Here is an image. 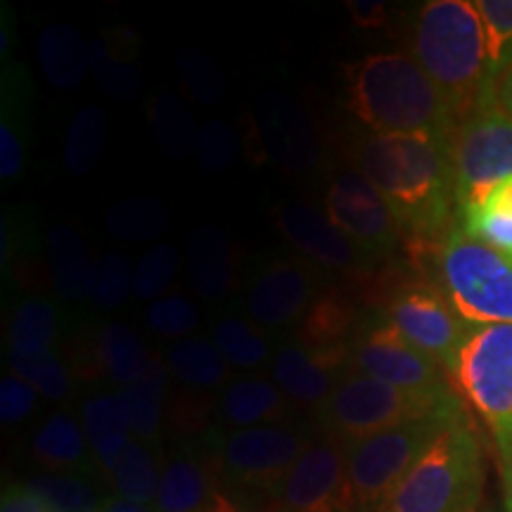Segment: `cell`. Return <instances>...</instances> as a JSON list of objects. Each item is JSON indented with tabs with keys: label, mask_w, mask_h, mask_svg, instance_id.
Instances as JSON below:
<instances>
[{
	"label": "cell",
	"mask_w": 512,
	"mask_h": 512,
	"mask_svg": "<svg viewBox=\"0 0 512 512\" xmlns=\"http://www.w3.org/2000/svg\"><path fill=\"white\" fill-rule=\"evenodd\" d=\"M361 171L392 207L401 233L413 240L441 242L451 230V145L430 136L370 133L356 150Z\"/></svg>",
	"instance_id": "6da1fadb"
},
{
	"label": "cell",
	"mask_w": 512,
	"mask_h": 512,
	"mask_svg": "<svg viewBox=\"0 0 512 512\" xmlns=\"http://www.w3.org/2000/svg\"><path fill=\"white\" fill-rule=\"evenodd\" d=\"M347 107L373 133L451 145L460 119L411 53H377L344 67Z\"/></svg>",
	"instance_id": "7a4b0ae2"
},
{
	"label": "cell",
	"mask_w": 512,
	"mask_h": 512,
	"mask_svg": "<svg viewBox=\"0 0 512 512\" xmlns=\"http://www.w3.org/2000/svg\"><path fill=\"white\" fill-rule=\"evenodd\" d=\"M463 121L489 83L484 31L470 0H430L415 17L408 48Z\"/></svg>",
	"instance_id": "3957f363"
},
{
	"label": "cell",
	"mask_w": 512,
	"mask_h": 512,
	"mask_svg": "<svg viewBox=\"0 0 512 512\" xmlns=\"http://www.w3.org/2000/svg\"><path fill=\"white\" fill-rule=\"evenodd\" d=\"M484 477L482 444L467 413H460L377 512H477Z\"/></svg>",
	"instance_id": "277c9868"
},
{
	"label": "cell",
	"mask_w": 512,
	"mask_h": 512,
	"mask_svg": "<svg viewBox=\"0 0 512 512\" xmlns=\"http://www.w3.org/2000/svg\"><path fill=\"white\" fill-rule=\"evenodd\" d=\"M456 408H463V403L453 389L408 392L356 370H347L328 399L316 408V420L325 437L349 444Z\"/></svg>",
	"instance_id": "5b68a950"
},
{
	"label": "cell",
	"mask_w": 512,
	"mask_h": 512,
	"mask_svg": "<svg viewBox=\"0 0 512 512\" xmlns=\"http://www.w3.org/2000/svg\"><path fill=\"white\" fill-rule=\"evenodd\" d=\"M437 285L472 328L512 325V259L453 223L437 245Z\"/></svg>",
	"instance_id": "8992f818"
},
{
	"label": "cell",
	"mask_w": 512,
	"mask_h": 512,
	"mask_svg": "<svg viewBox=\"0 0 512 512\" xmlns=\"http://www.w3.org/2000/svg\"><path fill=\"white\" fill-rule=\"evenodd\" d=\"M465 408L420 418L373 437L349 441L347 470L356 512H377L406 472Z\"/></svg>",
	"instance_id": "52a82bcc"
},
{
	"label": "cell",
	"mask_w": 512,
	"mask_h": 512,
	"mask_svg": "<svg viewBox=\"0 0 512 512\" xmlns=\"http://www.w3.org/2000/svg\"><path fill=\"white\" fill-rule=\"evenodd\" d=\"M451 171L458 219L512 176V117L498 107L491 86L460 121L451 143Z\"/></svg>",
	"instance_id": "ba28073f"
},
{
	"label": "cell",
	"mask_w": 512,
	"mask_h": 512,
	"mask_svg": "<svg viewBox=\"0 0 512 512\" xmlns=\"http://www.w3.org/2000/svg\"><path fill=\"white\" fill-rule=\"evenodd\" d=\"M446 375L496 444L512 439V325L472 328Z\"/></svg>",
	"instance_id": "9c48e42d"
},
{
	"label": "cell",
	"mask_w": 512,
	"mask_h": 512,
	"mask_svg": "<svg viewBox=\"0 0 512 512\" xmlns=\"http://www.w3.org/2000/svg\"><path fill=\"white\" fill-rule=\"evenodd\" d=\"M309 441L304 432L290 430L285 425H261L252 430L228 432L216 444L211 458L214 475L228 489L273 501Z\"/></svg>",
	"instance_id": "30bf717a"
},
{
	"label": "cell",
	"mask_w": 512,
	"mask_h": 512,
	"mask_svg": "<svg viewBox=\"0 0 512 512\" xmlns=\"http://www.w3.org/2000/svg\"><path fill=\"white\" fill-rule=\"evenodd\" d=\"M382 318L413 347L441 363L446 373L472 332V325L458 316L439 285L427 280H406L396 285L384 302Z\"/></svg>",
	"instance_id": "8fae6325"
},
{
	"label": "cell",
	"mask_w": 512,
	"mask_h": 512,
	"mask_svg": "<svg viewBox=\"0 0 512 512\" xmlns=\"http://www.w3.org/2000/svg\"><path fill=\"white\" fill-rule=\"evenodd\" d=\"M278 512H356L342 441L311 439L273 496Z\"/></svg>",
	"instance_id": "7c38bea8"
},
{
	"label": "cell",
	"mask_w": 512,
	"mask_h": 512,
	"mask_svg": "<svg viewBox=\"0 0 512 512\" xmlns=\"http://www.w3.org/2000/svg\"><path fill=\"white\" fill-rule=\"evenodd\" d=\"M349 370L408 389V392H441L451 389L441 363L413 347L392 323L380 318L356 332L351 342Z\"/></svg>",
	"instance_id": "4fadbf2b"
},
{
	"label": "cell",
	"mask_w": 512,
	"mask_h": 512,
	"mask_svg": "<svg viewBox=\"0 0 512 512\" xmlns=\"http://www.w3.org/2000/svg\"><path fill=\"white\" fill-rule=\"evenodd\" d=\"M325 214L373 264L392 256L403 235L389 202L361 171H344L328 185Z\"/></svg>",
	"instance_id": "5bb4252c"
},
{
	"label": "cell",
	"mask_w": 512,
	"mask_h": 512,
	"mask_svg": "<svg viewBox=\"0 0 512 512\" xmlns=\"http://www.w3.org/2000/svg\"><path fill=\"white\" fill-rule=\"evenodd\" d=\"M320 278L311 266L292 259L266 261L247 290V311L266 328L299 323L320 294Z\"/></svg>",
	"instance_id": "9a60e30c"
},
{
	"label": "cell",
	"mask_w": 512,
	"mask_h": 512,
	"mask_svg": "<svg viewBox=\"0 0 512 512\" xmlns=\"http://www.w3.org/2000/svg\"><path fill=\"white\" fill-rule=\"evenodd\" d=\"M278 228L299 254L320 268L366 278L363 271L373 264L347 235L328 219L325 211L311 204L290 202L278 209Z\"/></svg>",
	"instance_id": "2e32d148"
},
{
	"label": "cell",
	"mask_w": 512,
	"mask_h": 512,
	"mask_svg": "<svg viewBox=\"0 0 512 512\" xmlns=\"http://www.w3.org/2000/svg\"><path fill=\"white\" fill-rule=\"evenodd\" d=\"M349 361L351 344L311 349L294 339L275 356L273 377L287 399L318 408L349 370Z\"/></svg>",
	"instance_id": "e0dca14e"
},
{
	"label": "cell",
	"mask_w": 512,
	"mask_h": 512,
	"mask_svg": "<svg viewBox=\"0 0 512 512\" xmlns=\"http://www.w3.org/2000/svg\"><path fill=\"white\" fill-rule=\"evenodd\" d=\"M259 136L271 159L287 171H306L318 162L316 131L285 95L271 93L259 105Z\"/></svg>",
	"instance_id": "ac0fdd59"
},
{
	"label": "cell",
	"mask_w": 512,
	"mask_h": 512,
	"mask_svg": "<svg viewBox=\"0 0 512 512\" xmlns=\"http://www.w3.org/2000/svg\"><path fill=\"white\" fill-rule=\"evenodd\" d=\"M188 275L192 290L216 302L235 285L233 247L216 223H202L188 238Z\"/></svg>",
	"instance_id": "d6986e66"
},
{
	"label": "cell",
	"mask_w": 512,
	"mask_h": 512,
	"mask_svg": "<svg viewBox=\"0 0 512 512\" xmlns=\"http://www.w3.org/2000/svg\"><path fill=\"white\" fill-rule=\"evenodd\" d=\"M287 411V399L278 384L264 377H240L223 389L219 418L230 432L252 430L261 425H278Z\"/></svg>",
	"instance_id": "ffe728a7"
},
{
	"label": "cell",
	"mask_w": 512,
	"mask_h": 512,
	"mask_svg": "<svg viewBox=\"0 0 512 512\" xmlns=\"http://www.w3.org/2000/svg\"><path fill=\"white\" fill-rule=\"evenodd\" d=\"M216 475L211 460H202L192 453H176L162 470L157 512H202L214 501Z\"/></svg>",
	"instance_id": "44dd1931"
},
{
	"label": "cell",
	"mask_w": 512,
	"mask_h": 512,
	"mask_svg": "<svg viewBox=\"0 0 512 512\" xmlns=\"http://www.w3.org/2000/svg\"><path fill=\"white\" fill-rule=\"evenodd\" d=\"M81 420L93 458L98 460L102 472L110 477L119 460L124 458V453L136 441L131 427H128L119 394H100L88 399L83 403Z\"/></svg>",
	"instance_id": "7402d4cb"
},
{
	"label": "cell",
	"mask_w": 512,
	"mask_h": 512,
	"mask_svg": "<svg viewBox=\"0 0 512 512\" xmlns=\"http://www.w3.org/2000/svg\"><path fill=\"white\" fill-rule=\"evenodd\" d=\"M356 325L358 311L354 297L342 287H325L306 316L299 320L297 342L311 349L344 347V344H351Z\"/></svg>",
	"instance_id": "603a6c76"
},
{
	"label": "cell",
	"mask_w": 512,
	"mask_h": 512,
	"mask_svg": "<svg viewBox=\"0 0 512 512\" xmlns=\"http://www.w3.org/2000/svg\"><path fill=\"white\" fill-rule=\"evenodd\" d=\"M48 264L55 292L67 302L91 297L95 261L86 240L67 223H57L48 233Z\"/></svg>",
	"instance_id": "cb8c5ba5"
},
{
	"label": "cell",
	"mask_w": 512,
	"mask_h": 512,
	"mask_svg": "<svg viewBox=\"0 0 512 512\" xmlns=\"http://www.w3.org/2000/svg\"><path fill=\"white\" fill-rule=\"evenodd\" d=\"M91 354L93 368H100L121 389L143 380L155 361L143 339L124 323L105 325L95 337Z\"/></svg>",
	"instance_id": "d4e9b609"
},
{
	"label": "cell",
	"mask_w": 512,
	"mask_h": 512,
	"mask_svg": "<svg viewBox=\"0 0 512 512\" xmlns=\"http://www.w3.org/2000/svg\"><path fill=\"white\" fill-rule=\"evenodd\" d=\"M88 50L81 31L69 24H53L38 36V64L57 91H74L91 72Z\"/></svg>",
	"instance_id": "484cf974"
},
{
	"label": "cell",
	"mask_w": 512,
	"mask_h": 512,
	"mask_svg": "<svg viewBox=\"0 0 512 512\" xmlns=\"http://www.w3.org/2000/svg\"><path fill=\"white\" fill-rule=\"evenodd\" d=\"M169 389V366L155 356L150 373L138 384L119 389V401L124 406L131 434L138 441H155L162 432L164 394Z\"/></svg>",
	"instance_id": "4316f807"
},
{
	"label": "cell",
	"mask_w": 512,
	"mask_h": 512,
	"mask_svg": "<svg viewBox=\"0 0 512 512\" xmlns=\"http://www.w3.org/2000/svg\"><path fill=\"white\" fill-rule=\"evenodd\" d=\"M88 446L86 432L79 420L69 413H53L38 427L31 439V456L48 472H67L86 460Z\"/></svg>",
	"instance_id": "83f0119b"
},
{
	"label": "cell",
	"mask_w": 512,
	"mask_h": 512,
	"mask_svg": "<svg viewBox=\"0 0 512 512\" xmlns=\"http://www.w3.org/2000/svg\"><path fill=\"white\" fill-rule=\"evenodd\" d=\"M166 366H169L171 375L195 392L221 387L230 375V366L221 356V351L214 344L195 337L171 344L166 349Z\"/></svg>",
	"instance_id": "f1b7e54d"
},
{
	"label": "cell",
	"mask_w": 512,
	"mask_h": 512,
	"mask_svg": "<svg viewBox=\"0 0 512 512\" xmlns=\"http://www.w3.org/2000/svg\"><path fill=\"white\" fill-rule=\"evenodd\" d=\"M107 112L98 105H88L76 112L64 140V166L69 174L86 176L100 164L102 152L107 147Z\"/></svg>",
	"instance_id": "f546056e"
},
{
	"label": "cell",
	"mask_w": 512,
	"mask_h": 512,
	"mask_svg": "<svg viewBox=\"0 0 512 512\" xmlns=\"http://www.w3.org/2000/svg\"><path fill=\"white\" fill-rule=\"evenodd\" d=\"M107 233L124 242H147L164 235L171 226L169 209L152 197H126L110 209Z\"/></svg>",
	"instance_id": "4dcf8cb0"
},
{
	"label": "cell",
	"mask_w": 512,
	"mask_h": 512,
	"mask_svg": "<svg viewBox=\"0 0 512 512\" xmlns=\"http://www.w3.org/2000/svg\"><path fill=\"white\" fill-rule=\"evenodd\" d=\"M57 328V309L48 299H24L22 304L12 311L8 344L10 354H41L53 347Z\"/></svg>",
	"instance_id": "1f68e13d"
},
{
	"label": "cell",
	"mask_w": 512,
	"mask_h": 512,
	"mask_svg": "<svg viewBox=\"0 0 512 512\" xmlns=\"http://www.w3.org/2000/svg\"><path fill=\"white\" fill-rule=\"evenodd\" d=\"M150 121L159 150L166 157L181 159L183 162L190 152H195L200 131L195 128V121H192L188 107L174 93L159 95V98L152 100Z\"/></svg>",
	"instance_id": "d6a6232c"
},
{
	"label": "cell",
	"mask_w": 512,
	"mask_h": 512,
	"mask_svg": "<svg viewBox=\"0 0 512 512\" xmlns=\"http://www.w3.org/2000/svg\"><path fill=\"white\" fill-rule=\"evenodd\" d=\"M110 482L119 498L143 505H155L162 472H159V465L150 453V448L136 439L112 470Z\"/></svg>",
	"instance_id": "836d02e7"
},
{
	"label": "cell",
	"mask_w": 512,
	"mask_h": 512,
	"mask_svg": "<svg viewBox=\"0 0 512 512\" xmlns=\"http://www.w3.org/2000/svg\"><path fill=\"white\" fill-rule=\"evenodd\" d=\"M27 484L48 512H100L105 505L95 486L74 472H41Z\"/></svg>",
	"instance_id": "e575fe53"
},
{
	"label": "cell",
	"mask_w": 512,
	"mask_h": 512,
	"mask_svg": "<svg viewBox=\"0 0 512 512\" xmlns=\"http://www.w3.org/2000/svg\"><path fill=\"white\" fill-rule=\"evenodd\" d=\"M214 347L221 351L230 368L238 370L264 366L271 354L264 332L240 316H226L214 325Z\"/></svg>",
	"instance_id": "d590c367"
},
{
	"label": "cell",
	"mask_w": 512,
	"mask_h": 512,
	"mask_svg": "<svg viewBox=\"0 0 512 512\" xmlns=\"http://www.w3.org/2000/svg\"><path fill=\"white\" fill-rule=\"evenodd\" d=\"M88 62H91V74L107 95L117 100H133L143 91V76L138 67L126 57L114 53L105 36H98L88 50Z\"/></svg>",
	"instance_id": "8d00e7d4"
},
{
	"label": "cell",
	"mask_w": 512,
	"mask_h": 512,
	"mask_svg": "<svg viewBox=\"0 0 512 512\" xmlns=\"http://www.w3.org/2000/svg\"><path fill=\"white\" fill-rule=\"evenodd\" d=\"M482 22L489 83H494L512 64V0H475Z\"/></svg>",
	"instance_id": "74e56055"
},
{
	"label": "cell",
	"mask_w": 512,
	"mask_h": 512,
	"mask_svg": "<svg viewBox=\"0 0 512 512\" xmlns=\"http://www.w3.org/2000/svg\"><path fill=\"white\" fill-rule=\"evenodd\" d=\"M10 370L19 380H24L46 396L48 401H64L72 394V377L69 370L53 351L41 354H10Z\"/></svg>",
	"instance_id": "f35d334b"
},
{
	"label": "cell",
	"mask_w": 512,
	"mask_h": 512,
	"mask_svg": "<svg viewBox=\"0 0 512 512\" xmlns=\"http://www.w3.org/2000/svg\"><path fill=\"white\" fill-rule=\"evenodd\" d=\"M133 294V268L119 252H110L95 261L91 302L102 311L119 309Z\"/></svg>",
	"instance_id": "ab89813d"
},
{
	"label": "cell",
	"mask_w": 512,
	"mask_h": 512,
	"mask_svg": "<svg viewBox=\"0 0 512 512\" xmlns=\"http://www.w3.org/2000/svg\"><path fill=\"white\" fill-rule=\"evenodd\" d=\"M178 69H181L183 83L188 93L204 107H214L226 95V79L211 57L202 48H185L178 55Z\"/></svg>",
	"instance_id": "60d3db41"
},
{
	"label": "cell",
	"mask_w": 512,
	"mask_h": 512,
	"mask_svg": "<svg viewBox=\"0 0 512 512\" xmlns=\"http://www.w3.org/2000/svg\"><path fill=\"white\" fill-rule=\"evenodd\" d=\"M178 271V249L169 242H159L140 256L133 268V294L138 299H162L166 287L174 283Z\"/></svg>",
	"instance_id": "b9f144b4"
},
{
	"label": "cell",
	"mask_w": 512,
	"mask_h": 512,
	"mask_svg": "<svg viewBox=\"0 0 512 512\" xmlns=\"http://www.w3.org/2000/svg\"><path fill=\"white\" fill-rule=\"evenodd\" d=\"M145 323L157 337L181 342L183 337H188L197 328L200 313H197V306L188 297L169 294V297H162L150 304V309L145 311Z\"/></svg>",
	"instance_id": "7bdbcfd3"
},
{
	"label": "cell",
	"mask_w": 512,
	"mask_h": 512,
	"mask_svg": "<svg viewBox=\"0 0 512 512\" xmlns=\"http://www.w3.org/2000/svg\"><path fill=\"white\" fill-rule=\"evenodd\" d=\"M195 152L204 171L221 174L228 166H233L235 157H238V133L226 121L211 119L200 128Z\"/></svg>",
	"instance_id": "ee69618b"
},
{
	"label": "cell",
	"mask_w": 512,
	"mask_h": 512,
	"mask_svg": "<svg viewBox=\"0 0 512 512\" xmlns=\"http://www.w3.org/2000/svg\"><path fill=\"white\" fill-rule=\"evenodd\" d=\"M24 169V138L19 133V117L15 98H3V119H0V178L12 181Z\"/></svg>",
	"instance_id": "f6af8a7d"
},
{
	"label": "cell",
	"mask_w": 512,
	"mask_h": 512,
	"mask_svg": "<svg viewBox=\"0 0 512 512\" xmlns=\"http://www.w3.org/2000/svg\"><path fill=\"white\" fill-rule=\"evenodd\" d=\"M36 389L19 380L17 375H5L0 380V420L5 427L19 425L34 411L36 406Z\"/></svg>",
	"instance_id": "bcb514c9"
},
{
	"label": "cell",
	"mask_w": 512,
	"mask_h": 512,
	"mask_svg": "<svg viewBox=\"0 0 512 512\" xmlns=\"http://www.w3.org/2000/svg\"><path fill=\"white\" fill-rule=\"evenodd\" d=\"M351 22L361 29H380L387 24L389 10L382 0H351L349 3Z\"/></svg>",
	"instance_id": "7dc6e473"
},
{
	"label": "cell",
	"mask_w": 512,
	"mask_h": 512,
	"mask_svg": "<svg viewBox=\"0 0 512 512\" xmlns=\"http://www.w3.org/2000/svg\"><path fill=\"white\" fill-rule=\"evenodd\" d=\"M0 512H48L29 484H10L3 489Z\"/></svg>",
	"instance_id": "c3c4849f"
},
{
	"label": "cell",
	"mask_w": 512,
	"mask_h": 512,
	"mask_svg": "<svg viewBox=\"0 0 512 512\" xmlns=\"http://www.w3.org/2000/svg\"><path fill=\"white\" fill-rule=\"evenodd\" d=\"M475 209H482L486 214L505 216V219H512V176L505 178L503 183H498L494 190L486 195V200ZM470 214V211H467Z\"/></svg>",
	"instance_id": "681fc988"
},
{
	"label": "cell",
	"mask_w": 512,
	"mask_h": 512,
	"mask_svg": "<svg viewBox=\"0 0 512 512\" xmlns=\"http://www.w3.org/2000/svg\"><path fill=\"white\" fill-rule=\"evenodd\" d=\"M498 458H501V479H503V505L505 512H512V439L501 441Z\"/></svg>",
	"instance_id": "f907efd6"
},
{
	"label": "cell",
	"mask_w": 512,
	"mask_h": 512,
	"mask_svg": "<svg viewBox=\"0 0 512 512\" xmlns=\"http://www.w3.org/2000/svg\"><path fill=\"white\" fill-rule=\"evenodd\" d=\"M491 93H494L498 107H501L508 117H512V64L494 83H491Z\"/></svg>",
	"instance_id": "816d5d0a"
},
{
	"label": "cell",
	"mask_w": 512,
	"mask_h": 512,
	"mask_svg": "<svg viewBox=\"0 0 512 512\" xmlns=\"http://www.w3.org/2000/svg\"><path fill=\"white\" fill-rule=\"evenodd\" d=\"M100 512H157V510H155V505L133 503V501H126V498L114 496V498H107Z\"/></svg>",
	"instance_id": "f5cc1de1"
},
{
	"label": "cell",
	"mask_w": 512,
	"mask_h": 512,
	"mask_svg": "<svg viewBox=\"0 0 512 512\" xmlns=\"http://www.w3.org/2000/svg\"><path fill=\"white\" fill-rule=\"evenodd\" d=\"M216 503H219V508H221V512H247V510H242L238 503L233 501V498H230L228 494H223V491H216ZM259 512H278V510H273L271 505H268V508H264V510H259Z\"/></svg>",
	"instance_id": "db71d44e"
},
{
	"label": "cell",
	"mask_w": 512,
	"mask_h": 512,
	"mask_svg": "<svg viewBox=\"0 0 512 512\" xmlns=\"http://www.w3.org/2000/svg\"><path fill=\"white\" fill-rule=\"evenodd\" d=\"M202 512H221V508H219V503H216V498H214V501H211V503L207 505V508H204Z\"/></svg>",
	"instance_id": "11a10c76"
}]
</instances>
